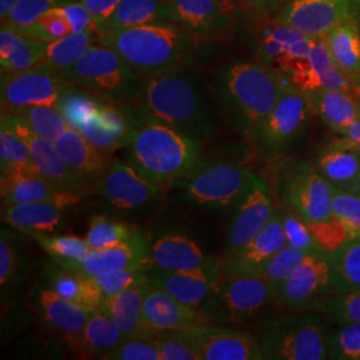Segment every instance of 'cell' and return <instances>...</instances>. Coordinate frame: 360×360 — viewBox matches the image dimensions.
Wrapping results in <instances>:
<instances>
[{"instance_id":"obj_16","label":"cell","mask_w":360,"mask_h":360,"mask_svg":"<svg viewBox=\"0 0 360 360\" xmlns=\"http://www.w3.org/2000/svg\"><path fill=\"white\" fill-rule=\"evenodd\" d=\"M144 123V117L134 104L112 103L104 101L99 110L79 132L105 154L129 147L135 132Z\"/></svg>"},{"instance_id":"obj_60","label":"cell","mask_w":360,"mask_h":360,"mask_svg":"<svg viewBox=\"0 0 360 360\" xmlns=\"http://www.w3.org/2000/svg\"><path fill=\"white\" fill-rule=\"evenodd\" d=\"M254 10L263 15H271L276 11H282L287 0H245Z\"/></svg>"},{"instance_id":"obj_64","label":"cell","mask_w":360,"mask_h":360,"mask_svg":"<svg viewBox=\"0 0 360 360\" xmlns=\"http://www.w3.org/2000/svg\"><path fill=\"white\" fill-rule=\"evenodd\" d=\"M226 1H229V0H226Z\"/></svg>"},{"instance_id":"obj_31","label":"cell","mask_w":360,"mask_h":360,"mask_svg":"<svg viewBox=\"0 0 360 360\" xmlns=\"http://www.w3.org/2000/svg\"><path fill=\"white\" fill-rule=\"evenodd\" d=\"M55 144L65 163L89 180L91 184H95V181L103 176L112 165L111 155L94 147L77 129L70 127Z\"/></svg>"},{"instance_id":"obj_48","label":"cell","mask_w":360,"mask_h":360,"mask_svg":"<svg viewBox=\"0 0 360 360\" xmlns=\"http://www.w3.org/2000/svg\"><path fill=\"white\" fill-rule=\"evenodd\" d=\"M10 28H13V31L28 38L38 39L47 43H51L72 34L67 18L63 13H59L56 8H52L50 11L43 13L38 20H35L28 26L10 27Z\"/></svg>"},{"instance_id":"obj_4","label":"cell","mask_w":360,"mask_h":360,"mask_svg":"<svg viewBox=\"0 0 360 360\" xmlns=\"http://www.w3.org/2000/svg\"><path fill=\"white\" fill-rule=\"evenodd\" d=\"M129 163L155 183L178 181L203 163L202 144L166 124L144 120L129 142Z\"/></svg>"},{"instance_id":"obj_18","label":"cell","mask_w":360,"mask_h":360,"mask_svg":"<svg viewBox=\"0 0 360 360\" xmlns=\"http://www.w3.org/2000/svg\"><path fill=\"white\" fill-rule=\"evenodd\" d=\"M200 360L264 359L259 339L243 331L215 324H195L184 328Z\"/></svg>"},{"instance_id":"obj_28","label":"cell","mask_w":360,"mask_h":360,"mask_svg":"<svg viewBox=\"0 0 360 360\" xmlns=\"http://www.w3.org/2000/svg\"><path fill=\"white\" fill-rule=\"evenodd\" d=\"M314 165L335 188L351 191L360 175V148L342 136L324 146Z\"/></svg>"},{"instance_id":"obj_15","label":"cell","mask_w":360,"mask_h":360,"mask_svg":"<svg viewBox=\"0 0 360 360\" xmlns=\"http://www.w3.org/2000/svg\"><path fill=\"white\" fill-rule=\"evenodd\" d=\"M95 193L114 208L134 211L151 205L160 193V184L131 163L115 162L95 181Z\"/></svg>"},{"instance_id":"obj_53","label":"cell","mask_w":360,"mask_h":360,"mask_svg":"<svg viewBox=\"0 0 360 360\" xmlns=\"http://www.w3.org/2000/svg\"><path fill=\"white\" fill-rule=\"evenodd\" d=\"M333 215L347 229L351 239H360V196L349 190L335 188Z\"/></svg>"},{"instance_id":"obj_3","label":"cell","mask_w":360,"mask_h":360,"mask_svg":"<svg viewBox=\"0 0 360 360\" xmlns=\"http://www.w3.org/2000/svg\"><path fill=\"white\" fill-rule=\"evenodd\" d=\"M283 87L281 77L262 63H233L217 77V90L224 111L233 126L251 142L270 115Z\"/></svg>"},{"instance_id":"obj_12","label":"cell","mask_w":360,"mask_h":360,"mask_svg":"<svg viewBox=\"0 0 360 360\" xmlns=\"http://www.w3.org/2000/svg\"><path fill=\"white\" fill-rule=\"evenodd\" d=\"M333 294L331 255L324 251L309 252L295 272L276 287V303L285 309L319 311Z\"/></svg>"},{"instance_id":"obj_5","label":"cell","mask_w":360,"mask_h":360,"mask_svg":"<svg viewBox=\"0 0 360 360\" xmlns=\"http://www.w3.org/2000/svg\"><path fill=\"white\" fill-rule=\"evenodd\" d=\"M316 311L288 309L259 323V343L264 359L324 360L330 318Z\"/></svg>"},{"instance_id":"obj_23","label":"cell","mask_w":360,"mask_h":360,"mask_svg":"<svg viewBox=\"0 0 360 360\" xmlns=\"http://www.w3.org/2000/svg\"><path fill=\"white\" fill-rule=\"evenodd\" d=\"M142 319L150 339L160 333L184 330L195 324L207 323L200 309L183 304L176 297L150 282L143 299Z\"/></svg>"},{"instance_id":"obj_20","label":"cell","mask_w":360,"mask_h":360,"mask_svg":"<svg viewBox=\"0 0 360 360\" xmlns=\"http://www.w3.org/2000/svg\"><path fill=\"white\" fill-rule=\"evenodd\" d=\"M354 0H287L278 20L312 37L324 38L352 18Z\"/></svg>"},{"instance_id":"obj_34","label":"cell","mask_w":360,"mask_h":360,"mask_svg":"<svg viewBox=\"0 0 360 360\" xmlns=\"http://www.w3.org/2000/svg\"><path fill=\"white\" fill-rule=\"evenodd\" d=\"M147 283L136 284L127 290L104 297L101 311L104 312L127 338H148L143 326V299Z\"/></svg>"},{"instance_id":"obj_61","label":"cell","mask_w":360,"mask_h":360,"mask_svg":"<svg viewBox=\"0 0 360 360\" xmlns=\"http://www.w3.org/2000/svg\"><path fill=\"white\" fill-rule=\"evenodd\" d=\"M336 134L346 138L347 141L354 143L355 146H358L360 148V117L356 119L354 123H351L346 129H340Z\"/></svg>"},{"instance_id":"obj_22","label":"cell","mask_w":360,"mask_h":360,"mask_svg":"<svg viewBox=\"0 0 360 360\" xmlns=\"http://www.w3.org/2000/svg\"><path fill=\"white\" fill-rule=\"evenodd\" d=\"M148 257L150 243L142 232L138 231L131 239L120 245L90 251L84 259L77 263L65 266V269L87 278L102 276L124 270L146 271L150 267Z\"/></svg>"},{"instance_id":"obj_2","label":"cell","mask_w":360,"mask_h":360,"mask_svg":"<svg viewBox=\"0 0 360 360\" xmlns=\"http://www.w3.org/2000/svg\"><path fill=\"white\" fill-rule=\"evenodd\" d=\"M102 44L115 50L143 77L188 68L195 58V35L175 22L105 31Z\"/></svg>"},{"instance_id":"obj_14","label":"cell","mask_w":360,"mask_h":360,"mask_svg":"<svg viewBox=\"0 0 360 360\" xmlns=\"http://www.w3.org/2000/svg\"><path fill=\"white\" fill-rule=\"evenodd\" d=\"M284 86L304 94L319 89H334L355 95L360 99V86L339 68L324 38H315L309 56L294 65L283 77Z\"/></svg>"},{"instance_id":"obj_26","label":"cell","mask_w":360,"mask_h":360,"mask_svg":"<svg viewBox=\"0 0 360 360\" xmlns=\"http://www.w3.org/2000/svg\"><path fill=\"white\" fill-rule=\"evenodd\" d=\"M150 267L165 271H191L212 266L220 259L206 255L190 238L165 233L150 243ZM148 267V269H150Z\"/></svg>"},{"instance_id":"obj_59","label":"cell","mask_w":360,"mask_h":360,"mask_svg":"<svg viewBox=\"0 0 360 360\" xmlns=\"http://www.w3.org/2000/svg\"><path fill=\"white\" fill-rule=\"evenodd\" d=\"M89 8L92 16L98 20L99 27L104 23L116 10L122 0H82Z\"/></svg>"},{"instance_id":"obj_62","label":"cell","mask_w":360,"mask_h":360,"mask_svg":"<svg viewBox=\"0 0 360 360\" xmlns=\"http://www.w3.org/2000/svg\"><path fill=\"white\" fill-rule=\"evenodd\" d=\"M16 0H0V20L4 22L6 18L10 15Z\"/></svg>"},{"instance_id":"obj_50","label":"cell","mask_w":360,"mask_h":360,"mask_svg":"<svg viewBox=\"0 0 360 360\" xmlns=\"http://www.w3.org/2000/svg\"><path fill=\"white\" fill-rule=\"evenodd\" d=\"M319 312L327 315L336 324H360V290L328 296L323 302Z\"/></svg>"},{"instance_id":"obj_49","label":"cell","mask_w":360,"mask_h":360,"mask_svg":"<svg viewBox=\"0 0 360 360\" xmlns=\"http://www.w3.org/2000/svg\"><path fill=\"white\" fill-rule=\"evenodd\" d=\"M307 254L309 251L287 243L275 257H272L266 270L257 278L267 281L276 288L295 272L296 269L307 257Z\"/></svg>"},{"instance_id":"obj_51","label":"cell","mask_w":360,"mask_h":360,"mask_svg":"<svg viewBox=\"0 0 360 360\" xmlns=\"http://www.w3.org/2000/svg\"><path fill=\"white\" fill-rule=\"evenodd\" d=\"M307 224L316 243L323 251H326L330 255H333L343 245H347L348 242L352 240L347 229L343 226V223L339 219L335 218L334 215L326 220L307 223Z\"/></svg>"},{"instance_id":"obj_38","label":"cell","mask_w":360,"mask_h":360,"mask_svg":"<svg viewBox=\"0 0 360 360\" xmlns=\"http://www.w3.org/2000/svg\"><path fill=\"white\" fill-rule=\"evenodd\" d=\"M326 43L335 63L360 86V28L354 16L334 27L326 35Z\"/></svg>"},{"instance_id":"obj_13","label":"cell","mask_w":360,"mask_h":360,"mask_svg":"<svg viewBox=\"0 0 360 360\" xmlns=\"http://www.w3.org/2000/svg\"><path fill=\"white\" fill-rule=\"evenodd\" d=\"M0 120L6 122L26 142L32 162L41 176L65 193L83 195L87 191L90 181L65 163L55 143L39 136L26 123L10 112L1 111Z\"/></svg>"},{"instance_id":"obj_9","label":"cell","mask_w":360,"mask_h":360,"mask_svg":"<svg viewBox=\"0 0 360 360\" xmlns=\"http://www.w3.org/2000/svg\"><path fill=\"white\" fill-rule=\"evenodd\" d=\"M276 193L284 207L307 223L333 217L334 186L309 162L283 160L276 169Z\"/></svg>"},{"instance_id":"obj_17","label":"cell","mask_w":360,"mask_h":360,"mask_svg":"<svg viewBox=\"0 0 360 360\" xmlns=\"http://www.w3.org/2000/svg\"><path fill=\"white\" fill-rule=\"evenodd\" d=\"M285 245L287 239L284 235L281 208L275 207L270 221L250 243H247L243 248L231 255H223L220 259L221 276L257 278L266 270L272 257Z\"/></svg>"},{"instance_id":"obj_56","label":"cell","mask_w":360,"mask_h":360,"mask_svg":"<svg viewBox=\"0 0 360 360\" xmlns=\"http://www.w3.org/2000/svg\"><path fill=\"white\" fill-rule=\"evenodd\" d=\"M91 279L99 288L101 294L103 295V299L119 294L132 285L148 282L147 274L144 270L119 271V272H112V274H107L102 276H95Z\"/></svg>"},{"instance_id":"obj_25","label":"cell","mask_w":360,"mask_h":360,"mask_svg":"<svg viewBox=\"0 0 360 360\" xmlns=\"http://www.w3.org/2000/svg\"><path fill=\"white\" fill-rule=\"evenodd\" d=\"M1 206L50 202L58 206H75L80 195L65 193L39 172H13L0 175Z\"/></svg>"},{"instance_id":"obj_36","label":"cell","mask_w":360,"mask_h":360,"mask_svg":"<svg viewBox=\"0 0 360 360\" xmlns=\"http://www.w3.org/2000/svg\"><path fill=\"white\" fill-rule=\"evenodd\" d=\"M159 22H174L168 0H122L99 30L105 32Z\"/></svg>"},{"instance_id":"obj_8","label":"cell","mask_w":360,"mask_h":360,"mask_svg":"<svg viewBox=\"0 0 360 360\" xmlns=\"http://www.w3.org/2000/svg\"><path fill=\"white\" fill-rule=\"evenodd\" d=\"M257 174L231 163L205 162L188 176L178 180L187 200L212 211H232L252 186Z\"/></svg>"},{"instance_id":"obj_58","label":"cell","mask_w":360,"mask_h":360,"mask_svg":"<svg viewBox=\"0 0 360 360\" xmlns=\"http://www.w3.org/2000/svg\"><path fill=\"white\" fill-rule=\"evenodd\" d=\"M56 10L59 13H63L67 18L72 32H83V31H87V30L101 31L98 20L92 16V13L83 4L82 0L67 3L65 6L56 7Z\"/></svg>"},{"instance_id":"obj_35","label":"cell","mask_w":360,"mask_h":360,"mask_svg":"<svg viewBox=\"0 0 360 360\" xmlns=\"http://www.w3.org/2000/svg\"><path fill=\"white\" fill-rule=\"evenodd\" d=\"M315 114L330 129L339 132L360 117L359 99L346 91L319 89L306 94Z\"/></svg>"},{"instance_id":"obj_40","label":"cell","mask_w":360,"mask_h":360,"mask_svg":"<svg viewBox=\"0 0 360 360\" xmlns=\"http://www.w3.org/2000/svg\"><path fill=\"white\" fill-rule=\"evenodd\" d=\"M38 172L26 142L6 122L0 120V174Z\"/></svg>"},{"instance_id":"obj_33","label":"cell","mask_w":360,"mask_h":360,"mask_svg":"<svg viewBox=\"0 0 360 360\" xmlns=\"http://www.w3.org/2000/svg\"><path fill=\"white\" fill-rule=\"evenodd\" d=\"M49 43L28 38L7 26L0 30V70L1 74L22 72L43 60Z\"/></svg>"},{"instance_id":"obj_30","label":"cell","mask_w":360,"mask_h":360,"mask_svg":"<svg viewBox=\"0 0 360 360\" xmlns=\"http://www.w3.org/2000/svg\"><path fill=\"white\" fill-rule=\"evenodd\" d=\"M1 220L25 235L53 233L65 223V207L50 202L1 206Z\"/></svg>"},{"instance_id":"obj_37","label":"cell","mask_w":360,"mask_h":360,"mask_svg":"<svg viewBox=\"0 0 360 360\" xmlns=\"http://www.w3.org/2000/svg\"><path fill=\"white\" fill-rule=\"evenodd\" d=\"M129 339L101 309L91 314L84 330L72 347L82 355H96L104 359L111 351Z\"/></svg>"},{"instance_id":"obj_1","label":"cell","mask_w":360,"mask_h":360,"mask_svg":"<svg viewBox=\"0 0 360 360\" xmlns=\"http://www.w3.org/2000/svg\"><path fill=\"white\" fill-rule=\"evenodd\" d=\"M134 107L144 120H154L206 141L217 132V115L200 80L188 68L143 77Z\"/></svg>"},{"instance_id":"obj_45","label":"cell","mask_w":360,"mask_h":360,"mask_svg":"<svg viewBox=\"0 0 360 360\" xmlns=\"http://www.w3.org/2000/svg\"><path fill=\"white\" fill-rule=\"evenodd\" d=\"M32 238H35V240L55 263L63 267L80 262L91 251L86 239L75 235L39 233Z\"/></svg>"},{"instance_id":"obj_27","label":"cell","mask_w":360,"mask_h":360,"mask_svg":"<svg viewBox=\"0 0 360 360\" xmlns=\"http://www.w3.org/2000/svg\"><path fill=\"white\" fill-rule=\"evenodd\" d=\"M172 20L193 35L218 34L231 23L226 0H168Z\"/></svg>"},{"instance_id":"obj_10","label":"cell","mask_w":360,"mask_h":360,"mask_svg":"<svg viewBox=\"0 0 360 360\" xmlns=\"http://www.w3.org/2000/svg\"><path fill=\"white\" fill-rule=\"evenodd\" d=\"M314 112L304 92L284 86L270 115L252 139L259 154L269 159L283 156L306 131Z\"/></svg>"},{"instance_id":"obj_47","label":"cell","mask_w":360,"mask_h":360,"mask_svg":"<svg viewBox=\"0 0 360 360\" xmlns=\"http://www.w3.org/2000/svg\"><path fill=\"white\" fill-rule=\"evenodd\" d=\"M327 356L333 360H360V324H338L327 340Z\"/></svg>"},{"instance_id":"obj_6","label":"cell","mask_w":360,"mask_h":360,"mask_svg":"<svg viewBox=\"0 0 360 360\" xmlns=\"http://www.w3.org/2000/svg\"><path fill=\"white\" fill-rule=\"evenodd\" d=\"M60 75L112 103L134 104L142 87L143 77L115 50L104 44L91 47Z\"/></svg>"},{"instance_id":"obj_24","label":"cell","mask_w":360,"mask_h":360,"mask_svg":"<svg viewBox=\"0 0 360 360\" xmlns=\"http://www.w3.org/2000/svg\"><path fill=\"white\" fill-rule=\"evenodd\" d=\"M148 282L176 297L183 304L200 309L214 284L221 276L218 263L191 271H165L150 267L146 270Z\"/></svg>"},{"instance_id":"obj_42","label":"cell","mask_w":360,"mask_h":360,"mask_svg":"<svg viewBox=\"0 0 360 360\" xmlns=\"http://www.w3.org/2000/svg\"><path fill=\"white\" fill-rule=\"evenodd\" d=\"M27 275V259L20 239L8 229L0 231V284L13 287L23 282Z\"/></svg>"},{"instance_id":"obj_19","label":"cell","mask_w":360,"mask_h":360,"mask_svg":"<svg viewBox=\"0 0 360 360\" xmlns=\"http://www.w3.org/2000/svg\"><path fill=\"white\" fill-rule=\"evenodd\" d=\"M274 203L266 181L257 176L240 202L233 207L227 229L224 255H231L250 243L274 214Z\"/></svg>"},{"instance_id":"obj_21","label":"cell","mask_w":360,"mask_h":360,"mask_svg":"<svg viewBox=\"0 0 360 360\" xmlns=\"http://www.w3.org/2000/svg\"><path fill=\"white\" fill-rule=\"evenodd\" d=\"M314 40L315 38L297 31L294 27L276 20L260 34L257 59L283 80L294 65L309 56Z\"/></svg>"},{"instance_id":"obj_7","label":"cell","mask_w":360,"mask_h":360,"mask_svg":"<svg viewBox=\"0 0 360 360\" xmlns=\"http://www.w3.org/2000/svg\"><path fill=\"white\" fill-rule=\"evenodd\" d=\"M278 306L276 288L257 276H220L200 306L207 323L245 324Z\"/></svg>"},{"instance_id":"obj_11","label":"cell","mask_w":360,"mask_h":360,"mask_svg":"<svg viewBox=\"0 0 360 360\" xmlns=\"http://www.w3.org/2000/svg\"><path fill=\"white\" fill-rule=\"evenodd\" d=\"M72 86L74 83L63 75L41 65L22 72L1 74V111L15 112L32 105H51L58 108L63 95Z\"/></svg>"},{"instance_id":"obj_39","label":"cell","mask_w":360,"mask_h":360,"mask_svg":"<svg viewBox=\"0 0 360 360\" xmlns=\"http://www.w3.org/2000/svg\"><path fill=\"white\" fill-rule=\"evenodd\" d=\"M96 44H102L101 31L87 30L83 32H72L65 38L49 43L46 55L38 65L60 74Z\"/></svg>"},{"instance_id":"obj_46","label":"cell","mask_w":360,"mask_h":360,"mask_svg":"<svg viewBox=\"0 0 360 360\" xmlns=\"http://www.w3.org/2000/svg\"><path fill=\"white\" fill-rule=\"evenodd\" d=\"M136 232L138 230L122 220L96 215L91 219L90 227L84 239L91 251H94L120 245L131 239Z\"/></svg>"},{"instance_id":"obj_63","label":"cell","mask_w":360,"mask_h":360,"mask_svg":"<svg viewBox=\"0 0 360 360\" xmlns=\"http://www.w3.org/2000/svg\"><path fill=\"white\" fill-rule=\"evenodd\" d=\"M351 191H354L355 193H358L360 196V175L359 178H358V180H356V183L354 184V187H352V190Z\"/></svg>"},{"instance_id":"obj_55","label":"cell","mask_w":360,"mask_h":360,"mask_svg":"<svg viewBox=\"0 0 360 360\" xmlns=\"http://www.w3.org/2000/svg\"><path fill=\"white\" fill-rule=\"evenodd\" d=\"M281 217H282L284 235L288 245L303 248L309 252L323 251L316 243V240L314 239L309 224L304 219L300 218L292 210L287 207L284 210H281Z\"/></svg>"},{"instance_id":"obj_29","label":"cell","mask_w":360,"mask_h":360,"mask_svg":"<svg viewBox=\"0 0 360 360\" xmlns=\"http://www.w3.org/2000/svg\"><path fill=\"white\" fill-rule=\"evenodd\" d=\"M35 302L43 319L53 330L70 340L71 346L84 330L94 311L79 307L53 292L50 287H39Z\"/></svg>"},{"instance_id":"obj_43","label":"cell","mask_w":360,"mask_h":360,"mask_svg":"<svg viewBox=\"0 0 360 360\" xmlns=\"http://www.w3.org/2000/svg\"><path fill=\"white\" fill-rule=\"evenodd\" d=\"M10 114L19 117L39 136L52 143L56 142L60 135L70 129L65 116L62 115L56 107L51 105L25 107Z\"/></svg>"},{"instance_id":"obj_57","label":"cell","mask_w":360,"mask_h":360,"mask_svg":"<svg viewBox=\"0 0 360 360\" xmlns=\"http://www.w3.org/2000/svg\"><path fill=\"white\" fill-rule=\"evenodd\" d=\"M107 360H162L160 352L150 338H129L111 351Z\"/></svg>"},{"instance_id":"obj_41","label":"cell","mask_w":360,"mask_h":360,"mask_svg":"<svg viewBox=\"0 0 360 360\" xmlns=\"http://www.w3.org/2000/svg\"><path fill=\"white\" fill-rule=\"evenodd\" d=\"M334 294L360 290V239H354L331 255Z\"/></svg>"},{"instance_id":"obj_44","label":"cell","mask_w":360,"mask_h":360,"mask_svg":"<svg viewBox=\"0 0 360 360\" xmlns=\"http://www.w3.org/2000/svg\"><path fill=\"white\" fill-rule=\"evenodd\" d=\"M103 102L104 99L74 84L63 95L60 103L58 105V110L65 116L71 129L80 131L90 120L91 116L99 110Z\"/></svg>"},{"instance_id":"obj_54","label":"cell","mask_w":360,"mask_h":360,"mask_svg":"<svg viewBox=\"0 0 360 360\" xmlns=\"http://www.w3.org/2000/svg\"><path fill=\"white\" fill-rule=\"evenodd\" d=\"M72 1L77 0H16L10 15L1 22V26H28L38 20L43 13Z\"/></svg>"},{"instance_id":"obj_32","label":"cell","mask_w":360,"mask_h":360,"mask_svg":"<svg viewBox=\"0 0 360 360\" xmlns=\"http://www.w3.org/2000/svg\"><path fill=\"white\" fill-rule=\"evenodd\" d=\"M44 279L47 287L65 300L89 311L101 309L103 295L91 278L67 270L52 260L44 266Z\"/></svg>"},{"instance_id":"obj_52","label":"cell","mask_w":360,"mask_h":360,"mask_svg":"<svg viewBox=\"0 0 360 360\" xmlns=\"http://www.w3.org/2000/svg\"><path fill=\"white\" fill-rule=\"evenodd\" d=\"M151 339L159 349L162 360H200L184 330L160 333Z\"/></svg>"}]
</instances>
